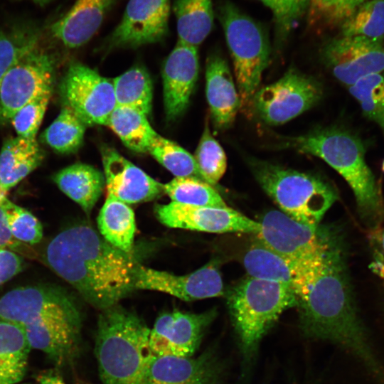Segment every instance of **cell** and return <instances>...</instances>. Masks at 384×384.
I'll return each mask as SVG.
<instances>
[{
  "mask_svg": "<svg viewBox=\"0 0 384 384\" xmlns=\"http://www.w3.org/2000/svg\"><path fill=\"white\" fill-rule=\"evenodd\" d=\"M4 198L0 200V247L9 248L21 254L31 256L34 253L31 249L24 243L14 238L9 230L5 210L2 205Z\"/></svg>",
  "mask_w": 384,
  "mask_h": 384,
  "instance_id": "obj_43",
  "label": "cell"
},
{
  "mask_svg": "<svg viewBox=\"0 0 384 384\" xmlns=\"http://www.w3.org/2000/svg\"><path fill=\"white\" fill-rule=\"evenodd\" d=\"M51 95L52 92H49L38 96L14 114L10 120L17 136L36 139Z\"/></svg>",
  "mask_w": 384,
  "mask_h": 384,
  "instance_id": "obj_41",
  "label": "cell"
},
{
  "mask_svg": "<svg viewBox=\"0 0 384 384\" xmlns=\"http://www.w3.org/2000/svg\"><path fill=\"white\" fill-rule=\"evenodd\" d=\"M112 82L117 106L133 108L149 115L153 87L151 77L144 68L134 66L112 79Z\"/></svg>",
  "mask_w": 384,
  "mask_h": 384,
  "instance_id": "obj_31",
  "label": "cell"
},
{
  "mask_svg": "<svg viewBox=\"0 0 384 384\" xmlns=\"http://www.w3.org/2000/svg\"><path fill=\"white\" fill-rule=\"evenodd\" d=\"M374 233H375V240H376V241L378 242H379V244H380V245L381 247V249H382L381 252L384 255V228H382L379 231H375Z\"/></svg>",
  "mask_w": 384,
  "mask_h": 384,
  "instance_id": "obj_47",
  "label": "cell"
},
{
  "mask_svg": "<svg viewBox=\"0 0 384 384\" xmlns=\"http://www.w3.org/2000/svg\"><path fill=\"white\" fill-rule=\"evenodd\" d=\"M270 146L323 159L351 187L364 225L372 231L378 229L384 220V201L366 163L363 144L357 135L336 126L319 127L301 135H277Z\"/></svg>",
  "mask_w": 384,
  "mask_h": 384,
  "instance_id": "obj_3",
  "label": "cell"
},
{
  "mask_svg": "<svg viewBox=\"0 0 384 384\" xmlns=\"http://www.w3.org/2000/svg\"><path fill=\"white\" fill-rule=\"evenodd\" d=\"M107 195L128 205L152 201L164 193V184L124 158L115 149L101 148Z\"/></svg>",
  "mask_w": 384,
  "mask_h": 384,
  "instance_id": "obj_18",
  "label": "cell"
},
{
  "mask_svg": "<svg viewBox=\"0 0 384 384\" xmlns=\"http://www.w3.org/2000/svg\"><path fill=\"white\" fill-rule=\"evenodd\" d=\"M97 221L100 234L107 242L124 252L132 253L136 223L129 205L107 195Z\"/></svg>",
  "mask_w": 384,
  "mask_h": 384,
  "instance_id": "obj_27",
  "label": "cell"
},
{
  "mask_svg": "<svg viewBox=\"0 0 384 384\" xmlns=\"http://www.w3.org/2000/svg\"><path fill=\"white\" fill-rule=\"evenodd\" d=\"M218 374L210 355L198 358L154 356L145 384H218Z\"/></svg>",
  "mask_w": 384,
  "mask_h": 384,
  "instance_id": "obj_23",
  "label": "cell"
},
{
  "mask_svg": "<svg viewBox=\"0 0 384 384\" xmlns=\"http://www.w3.org/2000/svg\"><path fill=\"white\" fill-rule=\"evenodd\" d=\"M44 259L87 303L101 311L118 304L135 289L138 262L132 253L112 246L87 225L59 233L48 244Z\"/></svg>",
  "mask_w": 384,
  "mask_h": 384,
  "instance_id": "obj_2",
  "label": "cell"
},
{
  "mask_svg": "<svg viewBox=\"0 0 384 384\" xmlns=\"http://www.w3.org/2000/svg\"><path fill=\"white\" fill-rule=\"evenodd\" d=\"M30 350L21 326L0 320V384H16L23 379Z\"/></svg>",
  "mask_w": 384,
  "mask_h": 384,
  "instance_id": "obj_26",
  "label": "cell"
},
{
  "mask_svg": "<svg viewBox=\"0 0 384 384\" xmlns=\"http://www.w3.org/2000/svg\"><path fill=\"white\" fill-rule=\"evenodd\" d=\"M382 168H383V172H384V161H383V163Z\"/></svg>",
  "mask_w": 384,
  "mask_h": 384,
  "instance_id": "obj_50",
  "label": "cell"
},
{
  "mask_svg": "<svg viewBox=\"0 0 384 384\" xmlns=\"http://www.w3.org/2000/svg\"><path fill=\"white\" fill-rule=\"evenodd\" d=\"M154 211L160 223L171 228L214 233L255 234L260 228L258 221L228 206H196L171 201L167 204H156Z\"/></svg>",
  "mask_w": 384,
  "mask_h": 384,
  "instance_id": "obj_13",
  "label": "cell"
},
{
  "mask_svg": "<svg viewBox=\"0 0 384 384\" xmlns=\"http://www.w3.org/2000/svg\"><path fill=\"white\" fill-rule=\"evenodd\" d=\"M37 380L40 384H65L60 376L52 372L40 374Z\"/></svg>",
  "mask_w": 384,
  "mask_h": 384,
  "instance_id": "obj_46",
  "label": "cell"
},
{
  "mask_svg": "<svg viewBox=\"0 0 384 384\" xmlns=\"http://www.w3.org/2000/svg\"><path fill=\"white\" fill-rule=\"evenodd\" d=\"M323 94L317 79L291 68L278 80L257 90L253 112L268 125H281L313 107Z\"/></svg>",
  "mask_w": 384,
  "mask_h": 384,
  "instance_id": "obj_8",
  "label": "cell"
},
{
  "mask_svg": "<svg viewBox=\"0 0 384 384\" xmlns=\"http://www.w3.org/2000/svg\"><path fill=\"white\" fill-rule=\"evenodd\" d=\"M23 261L14 252L0 247V285L22 271Z\"/></svg>",
  "mask_w": 384,
  "mask_h": 384,
  "instance_id": "obj_44",
  "label": "cell"
},
{
  "mask_svg": "<svg viewBox=\"0 0 384 384\" xmlns=\"http://www.w3.org/2000/svg\"><path fill=\"white\" fill-rule=\"evenodd\" d=\"M169 0H129L105 48H137L162 41L169 31Z\"/></svg>",
  "mask_w": 384,
  "mask_h": 384,
  "instance_id": "obj_14",
  "label": "cell"
},
{
  "mask_svg": "<svg viewBox=\"0 0 384 384\" xmlns=\"http://www.w3.org/2000/svg\"><path fill=\"white\" fill-rule=\"evenodd\" d=\"M193 157L207 183L215 188L226 171L227 158L211 134L207 120Z\"/></svg>",
  "mask_w": 384,
  "mask_h": 384,
  "instance_id": "obj_37",
  "label": "cell"
},
{
  "mask_svg": "<svg viewBox=\"0 0 384 384\" xmlns=\"http://www.w3.org/2000/svg\"><path fill=\"white\" fill-rule=\"evenodd\" d=\"M53 181L68 197L90 215L100 198L105 179L104 174L94 166L82 163L68 166L58 171Z\"/></svg>",
  "mask_w": 384,
  "mask_h": 384,
  "instance_id": "obj_25",
  "label": "cell"
},
{
  "mask_svg": "<svg viewBox=\"0 0 384 384\" xmlns=\"http://www.w3.org/2000/svg\"><path fill=\"white\" fill-rule=\"evenodd\" d=\"M258 222V242L294 262L320 254L326 248L334 228L306 225L277 210L267 211Z\"/></svg>",
  "mask_w": 384,
  "mask_h": 384,
  "instance_id": "obj_9",
  "label": "cell"
},
{
  "mask_svg": "<svg viewBox=\"0 0 384 384\" xmlns=\"http://www.w3.org/2000/svg\"><path fill=\"white\" fill-rule=\"evenodd\" d=\"M247 164L257 183L281 211L304 224L319 225L338 199L335 188L316 175L252 157Z\"/></svg>",
  "mask_w": 384,
  "mask_h": 384,
  "instance_id": "obj_5",
  "label": "cell"
},
{
  "mask_svg": "<svg viewBox=\"0 0 384 384\" xmlns=\"http://www.w3.org/2000/svg\"><path fill=\"white\" fill-rule=\"evenodd\" d=\"M198 48L177 41L162 69L163 97L166 117H178L187 108L199 69Z\"/></svg>",
  "mask_w": 384,
  "mask_h": 384,
  "instance_id": "obj_19",
  "label": "cell"
},
{
  "mask_svg": "<svg viewBox=\"0 0 384 384\" xmlns=\"http://www.w3.org/2000/svg\"><path fill=\"white\" fill-rule=\"evenodd\" d=\"M147 152L175 177L194 178L207 183L193 155L159 134L152 141Z\"/></svg>",
  "mask_w": 384,
  "mask_h": 384,
  "instance_id": "obj_33",
  "label": "cell"
},
{
  "mask_svg": "<svg viewBox=\"0 0 384 384\" xmlns=\"http://www.w3.org/2000/svg\"><path fill=\"white\" fill-rule=\"evenodd\" d=\"M7 192L4 191L1 187H0V200L6 196Z\"/></svg>",
  "mask_w": 384,
  "mask_h": 384,
  "instance_id": "obj_49",
  "label": "cell"
},
{
  "mask_svg": "<svg viewBox=\"0 0 384 384\" xmlns=\"http://www.w3.org/2000/svg\"><path fill=\"white\" fill-rule=\"evenodd\" d=\"M342 36L384 41V0H367L341 24Z\"/></svg>",
  "mask_w": 384,
  "mask_h": 384,
  "instance_id": "obj_35",
  "label": "cell"
},
{
  "mask_svg": "<svg viewBox=\"0 0 384 384\" xmlns=\"http://www.w3.org/2000/svg\"><path fill=\"white\" fill-rule=\"evenodd\" d=\"M206 95L213 126L220 131L228 129L240 110L241 102L230 68L217 53L206 60Z\"/></svg>",
  "mask_w": 384,
  "mask_h": 384,
  "instance_id": "obj_21",
  "label": "cell"
},
{
  "mask_svg": "<svg viewBox=\"0 0 384 384\" xmlns=\"http://www.w3.org/2000/svg\"><path fill=\"white\" fill-rule=\"evenodd\" d=\"M134 289L162 292L189 302L223 295L224 284L218 265L210 261L200 269L177 275L137 264Z\"/></svg>",
  "mask_w": 384,
  "mask_h": 384,
  "instance_id": "obj_15",
  "label": "cell"
},
{
  "mask_svg": "<svg viewBox=\"0 0 384 384\" xmlns=\"http://www.w3.org/2000/svg\"><path fill=\"white\" fill-rule=\"evenodd\" d=\"M86 127L70 107L63 105L57 117L42 134V139L58 153L72 154L82 146Z\"/></svg>",
  "mask_w": 384,
  "mask_h": 384,
  "instance_id": "obj_32",
  "label": "cell"
},
{
  "mask_svg": "<svg viewBox=\"0 0 384 384\" xmlns=\"http://www.w3.org/2000/svg\"><path fill=\"white\" fill-rule=\"evenodd\" d=\"M216 311L199 314L174 311L160 315L150 329L149 344L155 356L191 357Z\"/></svg>",
  "mask_w": 384,
  "mask_h": 384,
  "instance_id": "obj_16",
  "label": "cell"
},
{
  "mask_svg": "<svg viewBox=\"0 0 384 384\" xmlns=\"http://www.w3.org/2000/svg\"><path fill=\"white\" fill-rule=\"evenodd\" d=\"M228 304L245 356L287 309L297 306L293 288L287 284L248 277L228 293Z\"/></svg>",
  "mask_w": 384,
  "mask_h": 384,
  "instance_id": "obj_7",
  "label": "cell"
},
{
  "mask_svg": "<svg viewBox=\"0 0 384 384\" xmlns=\"http://www.w3.org/2000/svg\"><path fill=\"white\" fill-rule=\"evenodd\" d=\"M54 60L38 43L8 71L0 84V120H10L23 106L52 92Z\"/></svg>",
  "mask_w": 384,
  "mask_h": 384,
  "instance_id": "obj_11",
  "label": "cell"
},
{
  "mask_svg": "<svg viewBox=\"0 0 384 384\" xmlns=\"http://www.w3.org/2000/svg\"><path fill=\"white\" fill-rule=\"evenodd\" d=\"M115 0H75L72 7L52 23V36L68 48L87 43L97 33Z\"/></svg>",
  "mask_w": 384,
  "mask_h": 384,
  "instance_id": "obj_22",
  "label": "cell"
},
{
  "mask_svg": "<svg viewBox=\"0 0 384 384\" xmlns=\"http://www.w3.org/2000/svg\"><path fill=\"white\" fill-rule=\"evenodd\" d=\"M63 105L87 125H107L116 107L112 80L80 63L71 64L60 84Z\"/></svg>",
  "mask_w": 384,
  "mask_h": 384,
  "instance_id": "obj_10",
  "label": "cell"
},
{
  "mask_svg": "<svg viewBox=\"0 0 384 384\" xmlns=\"http://www.w3.org/2000/svg\"><path fill=\"white\" fill-rule=\"evenodd\" d=\"M268 8L275 25L277 43L281 44L307 12L309 0H258Z\"/></svg>",
  "mask_w": 384,
  "mask_h": 384,
  "instance_id": "obj_40",
  "label": "cell"
},
{
  "mask_svg": "<svg viewBox=\"0 0 384 384\" xmlns=\"http://www.w3.org/2000/svg\"><path fill=\"white\" fill-rule=\"evenodd\" d=\"M164 189L174 202L196 206H228L214 186L197 178L174 177L164 184Z\"/></svg>",
  "mask_w": 384,
  "mask_h": 384,
  "instance_id": "obj_34",
  "label": "cell"
},
{
  "mask_svg": "<svg viewBox=\"0 0 384 384\" xmlns=\"http://www.w3.org/2000/svg\"><path fill=\"white\" fill-rule=\"evenodd\" d=\"M219 19L233 60L240 110L246 117H251L254 97L270 59L269 38L257 21L233 3L222 4Z\"/></svg>",
  "mask_w": 384,
  "mask_h": 384,
  "instance_id": "obj_6",
  "label": "cell"
},
{
  "mask_svg": "<svg viewBox=\"0 0 384 384\" xmlns=\"http://www.w3.org/2000/svg\"><path fill=\"white\" fill-rule=\"evenodd\" d=\"M242 262L249 277L292 286L297 262L284 258L258 241L246 251Z\"/></svg>",
  "mask_w": 384,
  "mask_h": 384,
  "instance_id": "obj_30",
  "label": "cell"
},
{
  "mask_svg": "<svg viewBox=\"0 0 384 384\" xmlns=\"http://www.w3.org/2000/svg\"><path fill=\"white\" fill-rule=\"evenodd\" d=\"M38 43L35 35H11L0 30V84L11 68Z\"/></svg>",
  "mask_w": 384,
  "mask_h": 384,
  "instance_id": "obj_42",
  "label": "cell"
},
{
  "mask_svg": "<svg viewBox=\"0 0 384 384\" xmlns=\"http://www.w3.org/2000/svg\"><path fill=\"white\" fill-rule=\"evenodd\" d=\"M346 242L334 228L326 248L297 262L292 288L303 331L338 344L376 375L382 371L359 316L347 265Z\"/></svg>",
  "mask_w": 384,
  "mask_h": 384,
  "instance_id": "obj_1",
  "label": "cell"
},
{
  "mask_svg": "<svg viewBox=\"0 0 384 384\" xmlns=\"http://www.w3.org/2000/svg\"><path fill=\"white\" fill-rule=\"evenodd\" d=\"M34 3H36L39 5H46V4L50 2L52 0H31Z\"/></svg>",
  "mask_w": 384,
  "mask_h": 384,
  "instance_id": "obj_48",
  "label": "cell"
},
{
  "mask_svg": "<svg viewBox=\"0 0 384 384\" xmlns=\"http://www.w3.org/2000/svg\"><path fill=\"white\" fill-rule=\"evenodd\" d=\"M370 268L382 279L384 287V255L381 253L374 255Z\"/></svg>",
  "mask_w": 384,
  "mask_h": 384,
  "instance_id": "obj_45",
  "label": "cell"
},
{
  "mask_svg": "<svg viewBox=\"0 0 384 384\" xmlns=\"http://www.w3.org/2000/svg\"><path fill=\"white\" fill-rule=\"evenodd\" d=\"M77 311L68 294L56 287H21L0 298V320L21 326L50 316Z\"/></svg>",
  "mask_w": 384,
  "mask_h": 384,
  "instance_id": "obj_17",
  "label": "cell"
},
{
  "mask_svg": "<svg viewBox=\"0 0 384 384\" xmlns=\"http://www.w3.org/2000/svg\"><path fill=\"white\" fill-rule=\"evenodd\" d=\"M348 90L364 115L384 131V71L359 79Z\"/></svg>",
  "mask_w": 384,
  "mask_h": 384,
  "instance_id": "obj_36",
  "label": "cell"
},
{
  "mask_svg": "<svg viewBox=\"0 0 384 384\" xmlns=\"http://www.w3.org/2000/svg\"><path fill=\"white\" fill-rule=\"evenodd\" d=\"M321 55L333 75L348 87L384 71V41L341 35L324 46Z\"/></svg>",
  "mask_w": 384,
  "mask_h": 384,
  "instance_id": "obj_12",
  "label": "cell"
},
{
  "mask_svg": "<svg viewBox=\"0 0 384 384\" xmlns=\"http://www.w3.org/2000/svg\"><path fill=\"white\" fill-rule=\"evenodd\" d=\"M2 205L14 238L29 245H35L42 240L43 227L36 217L11 202L6 196L3 198Z\"/></svg>",
  "mask_w": 384,
  "mask_h": 384,
  "instance_id": "obj_39",
  "label": "cell"
},
{
  "mask_svg": "<svg viewBox=\"0 0 384 384\" xmlns=\"http://www.w3.org/2000/svg\"><path fill=\"white\" fill-rule=\"evenodd\" d=\"M178 41L198 48L213 25L212 0H175Z\"/></svg>",
  "mask_w": 384,
  "mask_h": 384,
  "instance_id": "obj_28",
  "label": "cell"
},
{
  "mask_svg": "<svg viewBox=\"0 0 384 384\" xmlns=\"http://www.w3.org/2000/svg\"><path fill=\"white\" fill-rule=\"evenodd\" d=\"M106 126L118 136L124 146L139 153L147 152L158 134L145 114L127 107L116 106Z\"/></svg>",
  "mask_w": 384,
  "mask_h": 384,
  "instance_id": "obj_29",
  "label": "cell"
},
{
  "mask_svg": "<svg viewBox=\"0 0 384 384\" xmlns=\"http://www.w3.org/2000/svg\"><path fill=\"white\" fill-rule=\"evenodd\" d=\"M149 334L141 318L119 304L101 311L95 351L102 384H145L155 356Z\"/></svg>",
  "mask_w": 384,
  "mask_h": 384,
  "instance_id": "obj_4",
  "label": "cell"
},
{
  "mask_svg": "<svg viewBox=\"0 0 384 384\" xmlns=\"http://www.w3.org/2000/svg\"><path fill=\"white\" fill-rule=\"evenodd\" d=\"M43 159L36 139L19 136L8 139L0 151V187L8 192L37 169Z\"/></svg>",
  "mask_w": 384,
  "mask_h": 384,
  "instance_id": "obj_24",
  "label": "cell"
},
{
  "mask_svg": "<svg viewBox=\"0 0 384 384\" xmlns=\"http://www.w3.org/2000/svg\"><path fill=\"white\" fill-rule=\"evenodd\" d=\"M367 0H309V20L314 26L343 23Z\"/></svg>",
  "mask_w": 384,
  "mask_h": 384,
  "instance_id": "obj_38",
  "label": "cell"
},
{
  "mask_svg": "<svg viewBox=\"0 0 384 384\" xmlns=\"http://www.w3.org/2000/svg\"><path fill=\"white\" fill-rule=\"evenodd\" d=\"M31 348L44 352L57 364L71 359L78 348L79 311L50 316L22 326Z\"/></svg>",
  "mask_w": 384,
  "mask_h": 384,
  "instance_id": "obj_20",
  "label": "cell"
}]
</instances>
